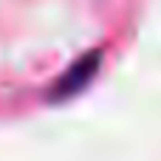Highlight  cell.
Instances as JSON below:
<instances>
[{"mask_svg": "<svg viewBox=\"0 0 161 161\" xmlns=\"http://www.w3.org/2000/svg\"><path fill=\"white\" fill-rule=\"evenodd\" d=\"M96 62H99V51H93V54H88L85 59H79L59 82H57V91H54V99H59V96H71V93H76L93 74H96Z\"/></svg>", "mask_w": 161, "mask_h": 161, "instance_id": "cell-1", "label": "cell"}]
</instances>
